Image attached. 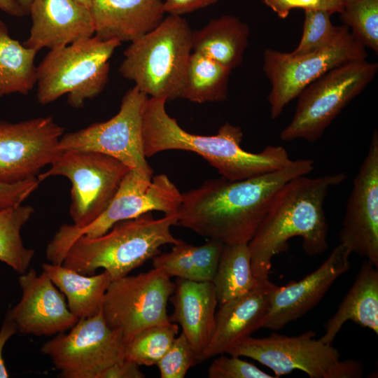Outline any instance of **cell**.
I'll list each match as a JSON object with an SVG mask.
<instances>
[{"label":"cell","instance_id":"6da1fadb","mask_svg":"<svg viewBox=\"0 0 378 378\" xmlns=\"http://www.w3.org/2000/svg\"><path fill=\"white\" fill-rule=\"evenodd\" d=\"M311 159L292 160L285 167L246 179H211L183 194L176 225L223 243H248L280 188L291 179L309 174Z\"/></svg>","mask_w":378,"mask_h":378},{"label":"cell","instance_id":"7a4b0ae2","mask_svg":"<svg viewBox=\"0 0 378 378\" xmlns=\"http://www.w3.org/2000/svg\"><path fill=\"white\" fill-rule=\"evenodd\" d=\"M344 173L291 179L277 192L267 215L248 243L251 267L258 280H267L272 258L288 247L295 237L302 239V248L309 255L321 254L328 248V225L323 208L329 190L341 184Z\"/></svg>","mask_w":378,"mask_h":378},{"label":"cell","instance_id":"3957f363","mask_svg":"<svg viewBox=\"0 0 378 378\" xmlns=\"http://www.w3.org/2000/svg\"><path fill=\"white\" fill-rule=\"evenodd\" d=\"M164 99L148 97L143 115V145L146 158L160 152L181 150L202 156L222 177L237 181L272 172L289 164L286 148L267 146L260 153L241 146L243 132L238 126L223 124L216 134L198 135L183 130L169 116Z\"/></svg>","mask_w":378,"mask_h":378},{"label":"cell","instance_id":"277c9868","mask_svg":"<svg viewBox=\"0 0 378 378\" xmlns=\"http://www.w3.org/2000/svg\"><path fill=\"white\" fill-rule=\"evenodd\" d=\"M178 213L154 218L151 212L119 221L105 234L88 237L81 235L67 249L62 265L85 275L103 268L115 280L140 267L160 253L165 244H175L171 227Z\"/></svg>","mask_w":378,"mask_h":378},{"label":"cell","instance_id":"5b68a950","mask_svg":"<svg viewBox=\"0 0 378 378\" xmlns=\"http://www.w3.org/2000/svg\"><path fill=\"white\" fill-rule=\"evenodd\" d=\"M192 36L186 19L169 15L154 29L131 42L118 71L150 97L181 98L192 52Z\"/></svg>","mask_w":378,"mask_h":378},{"label":"cell","instance_id":"8992f818","mask_svg":"<svg viewBox=\"0 0 378 378\" xmlns=\"http://www.w3.org/2000/svg\"><path fill=\"white\" fill-rule=\"evenodd\" d=\"M121 43L94 35L50 50L37 66L36 97L46 105L67 94L69 104L83 106L101 93L108 80L109 60Z\"/></svg>","mask_w":378,"mask_h":378},{"label":"cell","instance_id":"52a82bcc","mask_svg":"<svg viewBox=\"0 0 378 378\" xmlns=\"http://www.w3.org/2000/svg\"><path fill=\"white\" fill-rule=\"evenodd\" d=\"M183 194L165 174L155 177L130 169L104 212L83 227L63 224L48 243L46 255L52 264L61 265L70 245L80 236L96 237L106 233L119 221L136 218L153 211L164 215L177 214Z\"/></svg>","mask_w":378,"mask_h":378},{"label":"cell","instance_id":"ba28073f","mask_svg":"<svg viewBox=\"0 0 378 378\" xmlns=\"http://www.w3.org/2000/svg\"><path fill=\"white\" fill-rule=\"evenodd\" d=\"M307 331L297 336L272 332L255 338L248 336L239 341L226 352L228 355L251 358L272 370L276 377L294 370L303 371L310 378H360L362 364L356 360L340 358L332 344L315 338Z\"/></svg>","mask_w":378,"mask_h":378},{"label":"cell","instance_id":"9c48e42d","mask_svg":"<svg viewBox=\"0 0 378 378\" xmlns=\"http://www.w3.org/2000/svg\"><path fill=\"white\" fill-rule=\"evenodd\" d=\"M377 70V63L355 60L313 81L298 96L293 117L281 132L280 139L318 141L342 109L372 80Z\"/></svg>","mask_w":378,"mask_h":378},{"label":"cell","instance_id":"30bf717a","mask_svg":"<svg viewBox=\"0 0 378 378\" xmlns=\"http://www.w3.org/2000/svg\"><path fill=\"white\" fill-rule=\"evenodd\" d=\"M365 47L345 25L328 46L311 53L292 55L272 49L263 52L262 70L271 84L267 100L270 116H280L286 106L310 83L340 65L365 59Z\"/></svg>","mask_w":378,"mask_h":378},{"label":"cell","instance_id":"8fae6325","mask_svg":"<svg viewBox=\"0 0 378 378\" xmlns=\"http://www.w3.org/2000/svg\"><path fill=\"white\" fill-rule=\"evenodd\" d=\"M37 176L39 182L55 176L71 183L69 214L73 225L83 227L97 219L106 209L130 169L118 160L97 152H61Z\"/></svg>","mask_w":378,"mask_h":378},{"label":"cell","instance_id":"7c38bea8","mask_svg":"<svg viewBox=\"0 0 378 378\" xmlns=\"http://www.w3.org/2000/svg\"><path fill=\"white\" fill-rule=\"evenodd\" d=\"M148 96L136 86L123 96L118 112L109 120L95 122L76 132L64 134L59 142L60 152L94 151L111 156L146 176L153 169L143 145V115Z\"/></svg>","mask_w":378,"mask_h":378},{"label":"cell","instance_id":"4fadbf2b","mask_svg":"<svg viewBox=\"0 0 378 378\" xmlns=\"http://www.w3.org/2000/svg\"><path fill=\"white\" fill-rule=\"evenodd\" d=\"M174 289L175 283L159 268L112 280L102 315L111 328L122 333L126 343L147 328L170 322L167 303Z\"/></svg>","mask_w":378,"mask_h":378},{"label":"cell","instance_id":"5bb4252c","mask_svg":"<svg viewBox=\"0 0 378 378\" xmlns=\"http://www.w3.org/2000/svg\"><path fill=\"white\" fill-rule=\"evenodd\" d=\"M125 342L102 315L80 318L67 334L59 333L41 348L63 378H100L112 365L125 359Z\"/></svg>","mask_w":378,"mask_h":378},{"label":"cell","instance_id":"9a60e30c","mask_svg":"<svg viewBox=\"0 0 378 378\" xmlns=\"http://www.w3.org/2000/svg\"><path fill=\"white\" fill-rule=\"evenodd\" d=\"M64 128L51 116L18 122H0V181L13 183L37 177L61 153Z\"/></svg>","mask_w":378,"mask_h":378},{"label":"cell","instance_id":"2e32d148","mask_svg":"<svg viewBox=\"0 0 378 378\" xmlns=\"http://www.w3.org/2000/svg\"><path fill=\"white\" fill-rule=\"evenodd\" d=\"M341 244L378 267V133L372 134L365 158L353 181L342 226Z\"/></svg>","mask_w":378,"mask_h":378},{"label":"cell","instance_id":"e0dca14e","mask_svg":"<svg viewBox=\"0 0 378 378\" xmlns=\"http://www.w3.org/2000/svg\"><path fill=\"white\" fill-rule=\"evenodd\" d=\"M18 283L22 290L20 302L7 314L18 332L35 336L64 332L78 321L69 310L64 294L47 274L31 268L21 274Z\"/></svg>","mask_w":378,"mask_h":378},{"label":"cell","instance_id":"ac0fdd59","mask_svg":"<svg viewBox=\"0 0 378 378\" xmlns=\"http://www.w3.org/2000/svg\"><path fill=\"white\" fill-rule=\"evenodd\" d=\"M351 253L340 243L316 270L299 281L277 286L262 328L281 330L313 309L335 281L349 270Z\"/></svg>","mask_w":378,"mask_h":378},{"label":"cell","instance_id":"d6986e66","mask_svg":"<svg viewBox=\"0 0 378 378\" xmlns=\"http://www.w3.org/2000/svg\"><path fill=\"white\" fill-rule=\"evenodd\" d=\"M276 288L269 279L260 280L248 293L220 304L213 335L198 357V363L226 353L234 344L262 328Z\"/></svg>","mask_w":378,"mask_h":378},{"label":"cell","instance_id":"ffe728a7","mask_svg":"<svg viewBox=\"0 0 378 378\" xmlns=\"http://www.w3.org/2000/svg\"><path fill=\"white\" fill-rule=\"evenodd\" d=\"M29 14L32 25L22 44L36 51L59 48L94 35L90 10L75 0H33Z\"/></svg>","mask_w":378,"mask_h":378},{"label":"cell","instance_id":"44dd1931","mask_svg":"<svg viewBox=\"0 0 378 378\" xmlns=\"http://www.w3.org/2000/svg\"><path fill=\"white\" fill-rule=\"evenodd\" d=\"M94 35L102 40L132 42L164 19V0H92Z\"/></svg>","mask_w":378,"mask_h":378},{"label":"cell","instance_id":"7402d4cb","mask_svg":"<svg viewBox=\"0 0 378 378\" xmlns=\"http://www.w3.org/2000/svg\"><path fill=\"white\" fill-rule=\"evenodd\" d=\"M169 300L174 306L169 321L181 326L198 359L215 328L218 300L214 284L177 278Z\"/></svg>","mask_w":378,"mask_h":378},{"label":"cell","instance_id":"603a6c76","mask_svg":"<svg viewBox=\"0 0 378 378\" xmlns=\"http://www.w3.org/2000/svg\"><path fill=\"white\" fill-rule=\"evenodd\" d=\"M351 321L378 335V270L365 260L354 283L335 314L324 324L319 338L332 344L345 322Z\"/></svg>","mask_w":378,"mask_h":378},{"label":"cell","instance_id":"cb8c5ba5","mask_svg":"<svg viewBox=\"0 0 378 378\" xmlns=\"http://www.w3.org/2000/svg\"><path fill=\"white\" fill-rule=\"evenodd\" d=\"M249 34L246 23L237 17L223 15L192 31V51L232 70L243 62Z\"/></svg>","mask_w":378,"mask_h":378},{"label":"cell","instance_id":"d4e9b609","mask_svg":"<svg viewBox=\"0 0 378 378\" xmlns=\"http://www.w3.org/2000/svg\"><path fill=\"white\" fill-rule=\"evenodd\" d=\"M43 272L67 299L70 312L78 319L99 313L105 293L112 279L106 270L100 274L85 275L62 264L44 263Z\"/></svg>","mask_w":378,"mask_h":378},{"label":"cell","instance_id":"484cf974","mask_svg":"<svg viewBox=\"0 0 378 378\" xmlns=\"http://www.w3.org/2000/svg\"><path fill=\"white\" fill-rule=\"evenodd\" d=\"M223 245L209 239L202 245L194 246L180 239L170 251L153 258V266L162 270L171 278L212 282Z\"/></svg>","mask_w":378,"mask_h":378},{"label":"cell","instance_id":"4316f807","mask_svg":"<svg viewBox=\"0 0 378 378\" xmlns=\"http://www.w3.org/2000/svg\"><path fill=\"white\" fill-rule=\"evenodd\" d=\"M37 52L13 39L0 20V97L27 94L33 89L36 84Z\"/></svg>","mask_w":378,"mask_h":378},{"label":"cell","instance_id":"83f0119b","mask_svg":"<svg viewBox=\"0 0 378 378\" xmlns=\"http://www.w3.org/2000/svg\"><path fill=\"white\" fill-rule=\"evenodd\" d=\"M259 281L252 271L248 243L224 244L212 281L218 304L248 293Z\"/></svg>","mask_w":378,"mask_h":378},{"label":"cell","instance_id":"f1b7e54d","mask_svg":"<svg viewBox=\"0 0 378 378\" xmlns=\"http://www.w3.org/2000/svg\"><path fill=\"white\" fill-rule=\"evenodd\" d=\"M232 71L212 59L192 52L181 98L195 103L225 100Z\"/></svg>","mask_w":378,"mask_h":378},{"label":"cell","instance_id":"f546056e","mask_svg":"<svg viewBox=\"0 0 378 378\" xmlns=\"http://www.w3.org/2000/svg\"><path fill=\"white\" fill-rule=\"evenodd\" d=\"M34 213L30 205H20L0 211V261L20 274L26 272L34 250L24 246L21 230Z\"/></svg>","mask_w":378,"mask_h":378},{"label":"cell","instance_id":"4dcf8cb0","mask_svg":"<svg viewBox=\"0 0 378 378\" xmlns=\"http://www.w3.org/2000/svg\"><path fill=\"white\" fill-rule=\"evenodd\" d=\"M178 332L175 323L147 328L125 343L124 358L137 365H156L172 345Z\"/></svg>","mask_w":378,"mask_h":378},{"label":"cell","instance_id":"1f68e13d","mask_svg":"<svg viewBox=\"0 0 378 378\" xmlns=\"http://www.w3.org/2000/svg\"><path fill=\"white\" fill-rule=\"evenodd\" d=\"M340 18L365 47L378 53V0H344Z\"/></svg>","mask_w":378,"mask_h":378},{"label":"cell","instance_id":"d6a6232c","mask_svg":"<svg viewBox=\"0 0 378 378\" xmlns=\"http://www.w3.org/2000/svg\"><path fill=\"white\" fill-rule=\"evenodd\" d=\"M332 14L324 10H305L301 39L291 52L301 55L322 49L332 43L340 34L342 26L335 27L330 20Z\"/></svg>","mask_w":378,"mask_h":378},{"label":"cell","instance_id":"836d02e7","mask_svg":"<svg viewBox=\"0 0 378 378\" xmlns=\"http://www.w3.org/2000/svg\"><path fill=\"white\" fill-rule=\"evenodd\" d=\"M197 363L196 354L181 332L156 365L161 378H184Z\"/></svg>","mask_w":378,"mask_h":378},{"label":"cell","instance_id":"e575fe53","mask_svg":"<svg viewBox=\"0 0 378 378\" xmlns=\"http://www.w3.org/2000/svg\"><path fill=\"white\" fill-rule=\"evenodd\" d=\"M221 356L214 359L208 368L209 378H274L253 363L239 356Z\"/></svg>","mask_w":378,"mask_h":378},{"label":"cell","instance_id":"d590c367","mask_svg":"<svg viewBox=\"0 0 378 378\" xmlns=\"http://www.w3.org/2000/svg\"><path fill=\"white\" fill-rule=\"evenodd\" d=\"M279 18H286L295 8L324 10L331 14L342 11L344 0H262Z\"/></svg>","mask_w":378,"mask_h":378},{"label":"cell","instance_id":"8d00e7d4","mask_svg":"<svg viewBox=\"0 0 378 378\" xmlns=\"http://www.w3.org/2000/svg\"><path fill=\"white\" fill-rule=\"evenodd\" d=\"M39 183L37 177L13 183L0 181V211L22 205Z\"/></svg>","mask_w":378,"mask_h":378},{"label":"cell","instance_id":"74e56055","mask_svg":"<svg viewBox=\"0 0 378 378\" xmlns=\"http://www.w3.org/2000/svg\"><path fill=\"white\" fill-rule=\"evenodd\" d=\"M220 0H164L165 13L172 15H183L206 8Z\"/></svg>","mask_w":378,"mask_h":378},{"label":"cell","instance_id":"f35d334b","mask_svg":"<svg viewBox=\"0 0 378 378\" xmlns=\"http://www.w3.org/2000/svg\"><path fill=\"white\" fill-rule=\"evenodd\" d=\"M144 377L139 365L124 359L108 368L102 373L100 378H143Z\"/></svg>","mask_w":378,"mask_h":378},{"label":"cell","instance_id":"ab89813d","mask_svg":"<svg viewBox=\"0 0 378 378\" xmlns=\"http://www.w3.org/2000/svg\"><path fill=\"white\" fill-rule=\"evenodd\" d=\"M17 332L15 325L6 317L0 330V378L9 377L3 358V349L7 341Z\"/></svg>","mask_w":378,"mask_h":378},{"label":"cell","instance_id":"60d3db41","mask_svg":"<svg viewBox=\"0 0 378 378\" xmlns=\"http://www.w3.org/2000/svg\"><path fill=\"white\" fill-rule=\"evenodd\" d=\"M0 10L15 17L27 15L17 0H0Z\"/></svg>","mask_w":378,"mask_h":378},{"label":"cell","instance_id":"b9f144b4","mask_svg":"<svg viewBox=\"0 0 378 378\" xmlns=\"http://www.w3.org/2000/svg\"><path fill=\"white\" fill-rule=\"evenodd\" d=\"M33 0H17L27 15L29 14L30 6Z\"/></svg>","mask_w":378,"mask_h":378},{"label":"cell","instance_id":"7bdbcfd3","mask_svg":"<svg viewBox=\"0 0 378 378\" xmlns=\"http://www.w3.org/2000/svg\"><path fill=\"white\" fill-rule=\"evenodd\" d=\"M75 1L83 4V6H86L89 9H90L92 0H75Z\"/></svg>","mask_w":378,"mask_h":378}]
</instances>
